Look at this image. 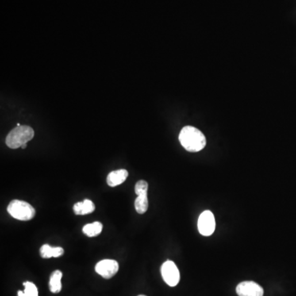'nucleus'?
Instances as JSON below:
<instances>
[{
    "instance_id": "obj_9",
    "label": "nucleus",
    "mask_w": 296,
    "mask_h": 296,
    "mask_svg": "<svg viewBox=\"0 0 296 296\" xmlns=\"http://www.w3.org/2000/svg\"><path fill=\"white\" fill-rule=\"evenodd\" d=\"M64 254V250L61 247H52L50 244H44L40 248V254L43 259L59 258Z\"/></svg>"
},
{
    "instance_id": "obj_4",
    "label": "nucleus",
    "mask_w": 296,
    "mask_h": 296,
    "mask_svg": "<svg viewBox=\"0 0 296 296\" xmlns=\"http://www.w3.org/2000/svg\"><path fill=\"white\" fill-rule=\"evenodd\" d=\"M161 271L163 280L168 286L174 287L178 285L180 279V274L179 269L174 262L170 260L165 262L162 264Z\"/></svg>"
},
{
    "instance_id": "obj_13",
    "label": "nucleus",
    "mask_w": 296,
    "mask_h": 296,
    "mask_svg": "<svg viewBox=\"0 0 296 296\" xmlns=\"http://www.w3.org/2000/svg\"><path fill=\"white\" fill-rule=\"evenodd\" d=\"M135 209L139 214H144L148 209V197L147 194L138 196L134 202Z\"/></svg>"
},
{
    "instance_id": "obj_16",
    "label": "nucleus",
    "mask_w": 296,
    "mask_h": 296,
    "mask_svg": "<svg viewBox=\"0 0 296 296\" xmlns=\"http://www.w3.org/2000/svg\"><path fill=\"white\" fill-rule=\"evenodd\" d=\"M17 296H27V295H26V294L25 293H24V291L19 290V291L17 292Z\"/></svg>"
},
{
    "instance_id": "obj_15",
    "label": "nucleus",
    "mask_w": 296,
    "mask_h": 296,
    "mask_svg": "<svg viewBox=\"0 0 296 296\" xmlns=\"http://www.w3.org/2000/svg\"><path fill=\"white\" fill-rule=\"evenodd\" d=\"M24 293L27 296H38V289L35 284L31 282H26L24 283Z\"/></svg>"
},
{
    "instance_id": "obj_8",
    "label": "nucleus",
    "mask_w": 296,
    "mask_h": 296,
    "mask_svg": "<svg viewBox=\"0 0 296 296\" xmlns=\"http://www.w3.org/2000/svg\"><path fill=\"white\" fill-rule=\"evenodd\" d=\"M128 176V172L126 170H113L108 174L107 184L110 187H116L119 185H122L124 181L126 180Z\"/></svg>"
},
{
    "instance_id": "obj_10",
    "label": "nucleus",
    "mask_w": 296,
    "mask_h": 296,
    "mask_svg": "<svg viewBox=\"0 0 296 296\" xmlns=\"http://www.w3.org/2000/svg\"><path fill=\"white\" fill-rule=\"evenodd\" d=\"M96 209L95 204L93 201L89 199H85L82 202H77L74 204V212L76 215L83 216V215L93 213Z\"/></svg>"
},
{
    "instance_id": "obj_2",
    "label": "nucleus",
    "mask_w": 296,
    "mask_h": 296,
    "mask_svg": "<svg viewBox=\"0 0 296 296\" xmlns=\"http://www.w3.org/2000/svg\"><path fill=\"white\" fill-rule=\"evenodd\" d=\"M33 128L28 125L16 127L10 131L6 138V144L12 149H17L33 139Z\"/></svg>"
},
{
    "instance_id": "obj_14",
    "label": "nucleus",
    "mask_w": 296,
    "mask_h": 296,
    "mask_svg": "<svg viewBox=\"0 0 296 296\" xmlns=\"http://www.w3.org/2000/svg\"><path fill=\"white\" fill-rule=\"evenodd\" d=\"M148 191V184L145 180H140L135 185V193L136 196L147 194Z\"/></svg>"
},
{
    "instance_id": "obj_1",
    "label": "nucleus",
    "mask_w": 296,
    "mask_h": 296,
    "mask_svg": "<svg viewBox=\"0 0 296 296\" xmlns=\"http://www.w3.org/2000/svg\"><path fill=\"white\" fill-rule=\"evenodd\" d=\"M181 145L190 152H197L206 146V138L201 131L193 126L182 128L179 136Z\"/></svg>"
},
{
    "instance_id": "obj_7",
    "label": "nucleus",
    "mask_w": 296,
    "mask_h": 296,
    "mask_svg": "<svg viewBox=\"0 0 296 296\" xmlns=\"http://www.w3.org/2000/svg\"><path fill=\"white\" fill-rule=\"evenodd\" d=\"M236 293L239 296H263L264 291L256 282H243L236 287Z\"/></svg>"
},
{
    "instance_id": "obj_18",
    "label": "nucleus",
    "mask_w": 296,
    "mask_h": 296,
    "mask_svg": "<svg viewBox=\"0 0 296 296\" xmlns=\"http://www.w3.org/2000/svg\"><path fill=\"white\" fill-rule=\"evenodd\" d=\"M139 296H146V295H139Z\"/></svg>"
},
{
    "instance_id": "obj_11",
    "label": "nucleus",
    "mask_w": 296,
    "mask_h": 296,
    "mask_svg": "<svg viewBox=\"0 0 296 296\" xmlns=\"http://www.w3.org/2000/svg\"><path fill=\"white\" fill-rule=\"evenodd\" d=\"M62 277H63V273L59 270H55V271H53L52 274L51 275L49 286H50V290L54 294H57V293H59V292L61 291Z\"/></svg>"
},
{
    "instance_id": "obj_12",
    "label": "nucleus",
    "mask_w": 296,
    "mask_h": 296,
    "mask_svg": "<svg viewBox=\"0 0 296 296\" xmlns=\"http://www.w3.org/2000/svg\"><path fill=\"white\" fill-rule=\"evenodd\" d=\"M102 230H103V225L99 221H95V222L84 225V227L82 228V232L88 237H96L101 233Z\"/></svg>"
},
{
    "instance_id": "obj_17",
    "label": "nucleus",
    "mask_w": 296,
    "mask_h": 296,
    "mask_svg": "<svg viewBox=\"0 0 296 296\" xmlns=\"http://www.w3.org/2000/svg\"><path fill=\"white\" fill-rule=\"evenodd\" d=\"M27 147H28V144L26 143L24 145L21 146V148H22V149H25V148H27Z\"/></svg>"
},
{
    "instance_id": "obj_6",
    "label": "nucleus",
    "mask_w": 296,
    "mask_h": 296,
    "mask_svg": "<svg viewBox=\"0 0 296 296\" xmlns=\"http://www.w3.org/2000/svg\"><path fill=\"white\" fill-rule=\"evenodd\" d=\"M95 270L99 275L105 279H110L119 271V263L112 259H104L96 265Z\"/></svg>"
},
{
    "instance_id": "obj_5",
    "label": "nucleus",
    "mask_w": 296,
    "mask_h": 296,
    "mask_svg": "<svg viewBox=\"0 0 296 296\" xmlns=\"http://www.w3.org/2000/svg\"><path fill=\"white\" fill-rule=\"evenodd\" d=\"M197 228L199 233L203 236H210L213 234L216 229V220L211 211H204L200 215L197 221Z\"/></svg>"
},
{
    "instance_id": "obj_3",
    "label": "nucleus",
    "mask_w": 296,
    "mask_h": 296,
    "mask_svg": "<svg viewBox=\"0 0 296 296\" xmlns=\"http://www.w3.org/2000/svg\"><path fill=\"white\" fill-rule=\"evenodd\" d=\"M7 210L10 216L19 221H30L36 215L35 208L28 202L21 200H13L9 204Z\"/></svg>"
}]
</instances>
